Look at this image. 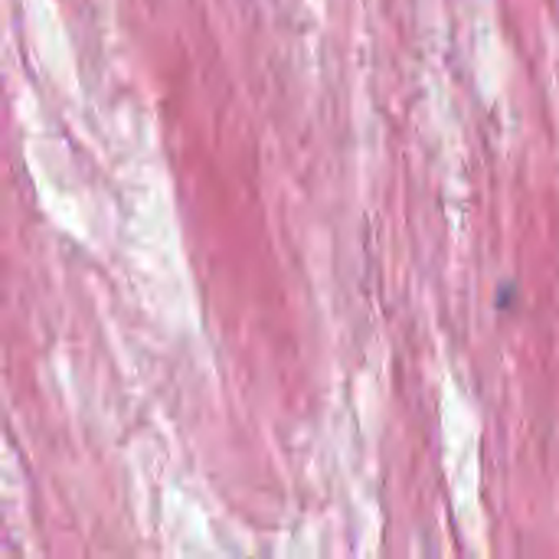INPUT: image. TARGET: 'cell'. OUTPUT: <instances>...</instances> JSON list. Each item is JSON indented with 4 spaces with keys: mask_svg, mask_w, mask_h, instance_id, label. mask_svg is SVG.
Wrapping results in <instances>:
<instances>
[]
</instances>
